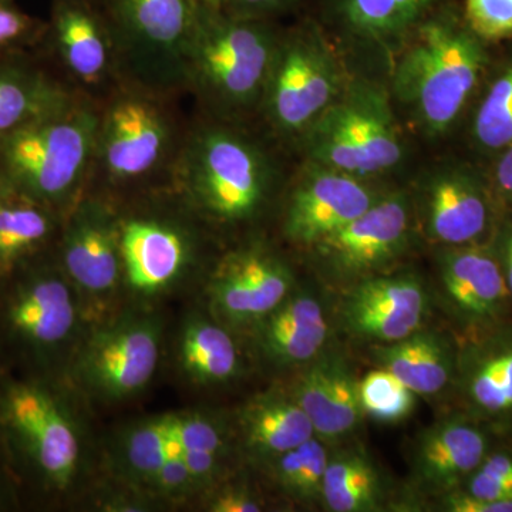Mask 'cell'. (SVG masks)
<instances>
[{
  "mask_svg": "<svg viewBox=\"0 0 512 512\" xmlns=\"http://www.w3.org/2000/svg\"><path fill=\"white\" fill-rule=\"evenodd\" d=\"M0 453H2V454H3L2 444H0Z\"/></svg>",
  "mask_w": 512,
  "mask_h": 512,
  "instance_id": "cell-50",
  "label": "cell"
},
{
  "mask_svg": "<svg viewBox=\"0 0 512 512\" xmlns=\"http://www.w3.org/2000/svg\"><path fill=\"white\" fill-rule=\"evenodd\" d=\"M238 427L242 447L262 463L315 437L311 420L293 394L276 389L252 397L239 412Z\"/></svg>",
  "mask_w": 512,
  "mask_h": 512,
  "instance_id": "cell-27",
  "label": "cell"
},
{
  "mask_svg": "<svg viewBox=\"0 0 512 512\" xmlns=\"http://www.w3.org/2000/svg\"><path fill=\"white\" fill-rule=\"evenodd\" d=\"M144 485L151 493L167 498H181L201 490V485L192 477L177 450Z\"/></svg>",
  "mask_w": 512,
  "mask_h": 512,
  "instance_id": "cell-41",
  "label": "cell"
},
{
  "mask_svg": "<svg viewBox=\"0 0 512 512\" xmlns=\"http://www.w3.org/2000/svg\"><path fill=\"white\" fill-rule=\"evenodd\" d=\"M450 0H306V16L330 37L393 55L421 22Z\"/></svg>",
  "mask_w": 512,
  "mask_h": 512,
  "instance_id": "cell-20",
  "label": "cell"
},
{
  "mask_svg": "<svg viewBox=\"0 0 512 512\" xmlns=\"http://www.w3.org/2000/svg\"><path fill=\"white\" fill-rule=\"evenodd\" d=\"M473 136L487 151L500 153L512 144V56L478 104Z\"/></svg>",
  "mask_w": 512,
  "mask_h": 512,
  "instance_id": "cell-34",
  "label": "cell"
},
{
  "mask_svg": "<svg viewBox=\"0 0 512 512\" xmlns=\"http://www.w3.org/2000/svg\"><path fill=\"white\" fill-rule=\"evenodd\" d=\"M288 261L268 239L249 235L221 249L207 271L208 312L227 328L249 329L293 292Z\"/></svg>",
  "mask_w": 512,
  "mask_h": 512,
  "instance_id": "cell-14",
  "label": "cell"
},
{
  "mask_svg": "<svg viewBox=\"0 0 512 512\" xmlns=\"http://www.w3.org/2000/svg\"><path fill=\"white\" fill-rule=\"evenodd\" d=\"M90 2L99 3V0H90Z\"/></svg>",
  "mask_w": 512,
  "mask_h": 512,
  "instance_id": "cell-49",
  "label": "cell"
},
{
  "mask_svg": "<svg viewBox=\"0 0 512 512\" xmlns=\"http://www.w3.org/2000/svg\"><path fill=\"white\" fill-rule=\"evenodd\" d=\"M284 26L198 2L183 60V89L195 113L255 124Z\"/></svg>",
  "mask_w": 512,
  "mask_h": 512,
  "instance_id": "cell-3",
  "label": "cell"
},
{
  "mask_svg": "<svg viewBox=\"0 0 512 512\" xmlns=\"http://www.w3.org/2000/svg\"><path fill=\"white\" fill-rule=\"evenodd\" d=\"M89 325L55 249L0 278V346L30 376L57 380Z\"/></svg>",
  "mask_w": 512,
  "mask_h": 512,
  "instance_id": "cell-6",
  "label": "cell"
},
{
  "mask_svg": "<svg viewBox=\"0 0 512 512\" xmlns=\"http://www.w3.org/2000/svg\"><path fill=\"white\" fill-rule=\"evenodd\" d=\"M485 43L450 0L397 47L390 96L421 133L444 136L460 119L487 66Z\"/></svg>",
  "mask_w": 512,
  "mask_h": 512,
  "instance_id": "cell-4",
  "label": "cell"
},
{
  "mask_svg": "<svg viewBox=\"0 0 512 512\" xmlns=\"http://www.w3.org/2000/svg\"><path fill=\"white\" fill-rule=\"evenodd\" d=\"M177 453L201 488L217 480L227 454L207 450H181L178 447Z\"/></svg>",
  "mask_w": 512,
  "mask_h": 512,
  "instance_id": "cell-42",
  "label": "cell"
},
{
  "mask_svg": "<svg viewBox=\"0 0 512 512\" xmlns=\"http://www.w3.org/2000/svg\"><path fill=\"white\" fill-rule=\"evenodd\" d=\"M5 376L2 372V360H0V377Z\"/></svg>",
  "mask_w": 512,
  "mask_h": 512,
  "instance_id": "cell-48",
  "label": "cell"
},
{
  "mask_svg": "<svg viewBox=\"0 0 512 512\" xmlns=\"http://www.w3.org/2000/svg\"><path fill=\"white\" fill-rule=\"evenodd\" d=\"M456 382L471 419L512 427V329L468 343L457 353Z\"/></svg>",
  "mask_w": 512,
  "mask_h": 512,
  "instance_id": "cell-22",
  "label": "cell"
},
{
  "mask_svg": "<svg viewBox=\"0 0 512 512\" xmlns=\"http://www.w3.org/2000/svg\"><path fill=\"white\" fill-rule=\"evenodd\" d=\"M204 5L224 10L238 18L275 20L298 15L305 9L306 0H198Z\"/></svg>",
  "mask_w": 512,
  "mask_h": 512,
  "instance_id": "cell-40",
  "label": "cell"
},
{
  "mask_svg": "<svg viewBox=\"0 0 512 512\" xmlns=\"http://www.w3.org/2000/svg\"><path fill=\"white\" fill-rule=\"evenodd\" d=\"M439 278L448 309L473 328L493 325L511 295L500 262L477 244L444 248Z\"/></svg>",
  "mask_w": 512,
  "mask_h": 512,
  "instance_id": "cell-21",
  "label": "cell"
},
{
  "mask_svg": "<svg viewBox=\"0 0 512 512\" xmlns=\"http://www.w3.org/2000/svg\"><path fill=\"white\" fill-rule=\"evenodd\" d=\"M55 255L84 303L90 323L111 315L123 293V274L113 202L86 192L64 215Z\"/></svg>",
  "mask_w": 512,
  "mask_h": 512,
  "instance_id": "cell-15",
  "label": "cell"
},
{
  "mask_svg": "<svg viewBox=\"0 0 512 512\" xmlns=\"http://www.w3.org/2000/svg\"><path fill=\"white\" fill-rule=\"evenodd\" d=\"M443 508L450 512H512V501L483 500L458 488L444 495Z\"/></svg>",
  "mask_w": 512,
  "mask_h": 512,
  "instance_id": "cell-44",
  "label": "cell"
},
{
  "mask_svg": "<svg viewBox=\"0 0 512 512\" xmlns=\"http://www.w3.org/2000/svg\"><path fill=\"white\" fill-rule=\"evenodd\" d=\"M375 357L417 396H437L456 379L457 352L436 330L419 329L387 345H377Z\"/></svg>",
  "mask_w": 512,
  "mask_h": 512,
  "instance_id": "cell-30",
  "label": "cell"
},
{
  "mask_svg": "<svg viewBox=\"0 0 512 512\" xmlns=\"http://www.w3.org/2000/svg\"><path fill=\"white\" fill-rule=\"evenodd\" d=\"M177 450L168 439L164 416L143 420L130 427L119 444V464L124 477L144 485Z\"/></svg>",
  "mask_w": 512,
  "mask_h": 512,
  "instance_id": "cell-33",
  "label": "cell"
},
{
  "mask_svg": "<svg viewBox=\"0 0 512 512\" xmlns=\"http://www.w3.org/2000/svg\"><path fill=\"white\" fill-rule=\"evenodd\" d=\"M178 370L200 387H220L244 372L241 350L231 329L210 312H192L185 318L175 342Z\"/></svg>",
  "mask_w": 512,
  "mask_h": 512,
  "instance_id": "cell-28",
  "label": "cell"
},
{
  "mask_svg": "<svg viewBox=\"0 0 512 512\" xmlns=\"http://www.w3.org/2000/svg\"><path fill=\"white\" fill-rule=\"evenodd\" d=\"M256 355L272 367H302L325 350L329 322L322 303L306 292H292L252 328Z\"/></svg>",
  "mask_w": 512,
  "mask_h": 512,
  "instance_id": "cell-25",
  "label": "cell"
},
{
  "mask_svg": "<svg viewBox=\"0 0 512 512\" xmlns=\"http://www.w3.org/2000/svg\"><path fill=\"white\" fill-rule=\"evenodd\" d=\"M168 439L181 450L227 453V433L220 421L202 412L164 414Z\"/></svg>",
  "mask_w": 512,
  "mask_h": 512,
  "instance_id": "cell-36",
  "label": "cell"
},
{
  "mask_svg": "<svg viewBox=\"0 0 512 512\" xmlns=\"http://www.w3.org/2000/svg\"><path fill=\"white\" fill-rule=\"evenodd\" d=\"M460 490L483 500L512 501V453L488 451Z\"/></svg>",
  "mask_w": 512,
  "mask_h": 512,
  "instance_id": "cell-38",
  "label": "cell"
},
{
  "mask_svg": "<svg viewBox=\"0 0 512 512\" xmlns=\"http://www.w3.org/2000/svg\"><path fill=\"white\" fill-rule=\"evenodd\" d=\"M296 151L342 173L375 180L402 164L403 134L389 90L350 77L339 99L299 141Z\"/></svg>",
  "mask_w": 512,
  "mask_h": 512,
  "instance_id": "cell-10",
  "label": "cell"
},
{
  "mask_svg": "<svg viewBox=\"0 0 512 512\" xmlns=\"http://www.w3.org/2000/svg\"><path fill=\"white\" fill-rule=\"evenodd\" d=\"M504 269L505 282H507L508 291H510L512 296V231L508 234L507 239H505Z\"/></svg>",
  "mask_w": 512,
  "mask_h": 512,
  "instance_id": "cell-47",
  "label": "cell"
},
{
  "mask_svg": "<svg viewBox=\"0 0 512 512\" xmlns=\"http://www.w3.org/2000/svg\"><path fill=\"white\" fill-rule=\"evenodd\" d=\"M417 215L430 241L448 247L476 245L491 224L487 187L470 168L446 165L424 178Z\"/></svg>",
  "mask_w": 512,
  "mask_h": 512,
  "instance_id": "cell-19",
  "label": "cell"
},
{
  "mask_svg": "<svg viewBox=\"0 0 512 512\" xmlns=\"http://www.w3.org/2000/svg\"><path fill=\"white\" fill-rule=\"evenodd\" d=\"M163 342L161 316L147 306H131L90 323L62 375L94 402H127L153 382Z\"/></svg>",
  "mask_w": 512,
  "mask_h": 512,
  "instance_id": "cell-11",
  "label": "cell"
},
{
  "mask_svg": "<svg viewBox=\"0 0 512 512\" xmlns=\"http://www.w3.org/2000/svg\"><path fill=\"white\" fill-rule=\"evenodd\" d=\"M123 64L124 77L180 94L185 46L197 0H99Z\"/></svg>",
  "mask_w": 512,
  "mask_h": 512,
  "instance_id": "cell-12",
  "label": "cell"
},
{
  "mask_svg": "<svg viewBox=\"0 0 512 512\" xmlns=\"http://www.w3.org/2000/svg\"><path fill=\"white\" fill-rule=\"evenodd\" d=\"M262 504L255 495L238 485H225L208 497L205 510L211 512H259Z\"/></svg>",
  "mask_w": 512,
  "mask_h": 512,
  "instance_id": "cell-43",
  "label": "cell"
},
{
  "mask_svg": "<svg viewBox=\"0 0 512 512\" xmlns=\"http://www.w3.org/2000/svg\"><path fill=\"white\" fill-rule=\"evenodd\" d=\"M333 46L306 15L282 30L255 124L284 151L296 150L348 86L350 76Z\"/></svg>",
  "mask_w": 512,
  "mask_h": 512,
  "instance_id": "cell-9",
  "label": "cell"
},
{
  "mask_svg": "<svg viewBox=\"0 0 512 512\" xmlns=\"http://www.w3.org/2000/svg\"><path fill=\"white\" fill-rule=\"evenodd\" d=\"M79 96L39 52L0 55V138Z\"/></svg>",
  "mask_w": 512,
  "mask_h": 512,
  "instance_id": "cell-26",
  "label": "cell"
},
{
  "mask_svg": "<svg viewBox=\"0 0 512 512\" xmlns=\"http://www.w3.org/2000/svg\"><path fill=\"white\" fill-rule=\"evenodd\" d=\"M359 397L365 416L379 423L396 424L413 413L417 394L392 372L379 367L360 380Z\"/></svg>",
  "mask_w": 512,
  "mask_h": 512,
  "instance_id": "cell-35",
  "label": "cell"
},
{
  "mask_svg": "<svg viewBox=\"0 0 512 512\" xmlns=\"http://www.w3.org/2000/svg\"><path fill=\"white\" fill-rule=\"evenodd\" d=\"M488 437L470 416L437 421L417 440L414 476L421 487L446 495L458 490L488 454Z\"/></svg>",
  "mask_w": 512,
  "mask_h": 512,
  "instance_id": "cell-24",
  "label": "cell"
},
{
  "mask_svg": "<svg viewBox=\"0 0 512 512\" xmlns=\"http://www.w3.org/2000/svg\"><path fill=\"white\" fill-rule=\"evenodd\" d=\"M412 205L403 192L383 194L369 210L312 248L339 279L375 275L403 254L412 237Z\"/></svg>",
  "mask_w": 512,
  "mask_h": 512,
  "instance_id": "cell-17",
  "label": "cell"
},
{
  "mask_svg": "<svg viewBox=\"0 0 512 512\" xmlns=\"http://www.w3.org/2000/svg\"><path fill=\"white\" fill-rule=\"evenodd\" d=\"M281 151L256 124L192 111L173 185L220 241L249 237L281 201Z\"/></svg>",
  "mask_w": 512,
  "mask_h": 512,
  "instance_id": "cell-1",
  "label": "cell"
},
{
  "mask_svg": "<svg viewBox=\"0 0 512 512\" xmlns=\"http://www.w3.org/2000/svg\"><path fill=\"white\" fill-rule=\"evenodd\" d=\"M427 303L426 289L416 275H370L346 293L340 318L349 335L387 345L423 328Z\"/></svg>",
  "mask_w": 512,
  "mask_h": 512,
  "instance_id": "cell-18",
  "label": "cell"
},
{
  "mask_svg": "<svg viewBox=\"0 0 512 512\" xmlns=\"http://www.w3.org/2000/svg\"><path fill=\"white\" fill-rule=\"evenodd\" d=\"M382 501V478L365 451L339 448L329 454L322 497L329 511H379Z\"/></svg>",
  "mask_w": 512,
  "mask_h": 512,
  "instance_id": "cell-31",
  "label": "cell"
},
{
  "mask_svg": "<svg viewBox=\"0 0 512 512\" xmlns=\"http://www.w3.org/2000/svg\"><path fill=\"white\" fill-rule=\"evenodd\" d=\"M97 117V104L77 96L6 134L0 178L64 218L89 185Z\"/></svg>",
  "mask_w": 512,
  "mask_h": 512,
  "instance_id": "cell-7",
  "label": "cell"
},
{
  "mask_svg": "<svg viewBox=\"0 0 512 512\" xmlns=\"http://www.w3.org/2000/svg\"><path fill=\"white\" fill-rule=\"evenodd\" d=\"M494 185L498 195L512 205V144L500 151L494 168Z\"/></svg>",
  "mask_w": 512,
  "mask_h": 512,
  "instance_id": "cell-45",
  "label": "cell"
},
{
  "mask_svg": "<svg viewBox=\"0 0 512 512\" xmlns=\"http://www.w3.org/2000/svg\"><path fill=\"white\" fill-rule=\"evenodd\" d=\"M123 295L147 306L207 272L221 244L174 185L113 202Z\"/></svg>",
  "mask_w": 512,
  "mask_h": 512,
  "instance_id": "cell-5",
  "label": "cell"
},
{
  "mask_svg": "<svg viewBox=\"0 0 512 512\" xmlns=\"http://www.w3.org/2000/svg\"><path fill=\"white\" fill-rule=\"evenodd\" d=\"M37 52L70 89L96 104L126 79L109 23L90 0H52Z\"/></svg>",
  "mask_w": 512,
  "mask_h": 512,
  "instance_id": "cell-13",
  "label": "cell"
},
{
  "mask_svg": "<svg viewBox=\"0 0 512 512\" xmlns=\"http://www.w3.org/2000/svg\"><path fill=\"white\" fill-rule=\"evenodd\" d=\"M0 444L10 466L45 493H66L82 474V431L57 380L0 377Z\"/></svg>",
  "mask_w": 512,
  "mask_h": 512,
  "instance_id": "cell-8",
  "label": "cell"
},
{
  "mask_svg": "<svg viewBox=\"0 0 512 512\" xmlns=\"http://www.w3.org/2000/svg\"><path fill=\"white\" fill-rule=\"evenodd\" d=\"M63 217L0 178V278L56 247Z\"/></svg>",
  "mask_w": 512,
  "mask_h": 512,
  "instance_id": "cell-29",
  "label": "cell"
},
{
  "mask_svg": "<svg viewBox=\"0 0 512 512\" xmlns=\"http://www.w3.org/2000/svg\"><path fill=\"white\" fill-rule=\"evenodd\" d=\"M325 441L312 437L301 446L286 451L272 460L275 484L293 501L302 504H322L323 481L329 461Z\"/></svg>",
  "mask_w": 512,
  "mask_h": 512,
  "instance_id": "cell-32",
  "label": "cell"
},
{
  "mask_svg": "<svg viewBox=\"0 0 512 512\" xmlns=\"http://www.w3.org/2000/svg\"><path fill=\"white\" fill-rule=\"evenodd\" d=\"M291 393L311 420L315 436L335 443L350 436L365 414L359 382L342 356L320 353L302 366Z\"/></svg>",
  "mask_w": 512,
  "mask_h": 512,
  "instance_id": "cell-23",
  "label": "cell"
},
{
  "mask_svg": "<svg viewBox=\"0 0 512 512\" xmlns=\"http://www.w3.org/2000/svg\"><path fill=\"white\" fill-rule=\"evenodd\" d=\"M181 99L124 79L100 101L86 192L119 202L173 185L190 123Z\"/></svg>",
  "mask_w": 512,
  "mask_h": 512,
  "instance_id": "cell-2",
  "label": "cell"
},
{
  "mask_svg": "<svg viewBox=\"0 0 512 512\" xmlns=\"http://www.w3.org/2000/svg\"><path fill=\"white\" fill-rule=\"evenodd\" d=\"M45 26L46 19L30 15L16 0H0V55L36 52Z\"/></svg>",
  "mask_w": 512,
  "mask_h": 512,
  "instance_id": "cell-37",
  "label": "cell"
},
{
  "mask_svg": "<svg viewBox=\"0 0 512 512\" xmlns=\"http://www.w3.org/2000/svg\"><path fill=\"white\" fill-rule=\"evenodd\" d=\"M12 484L9 474L0 467V511L9 510L15 503V490Z\"/></svg>",
  "mask_w": 512,
  "mask_h": 512,
  "instance_id": "cell-46",
  "label": "cell"
},
{
  "mask_svg": "<svg viewBox=\"0 0 512 512\" xmlns=\"http://www.w3.org/2000/svg\"><path fill=\"white\" fill-rule=\"evenodd\" d=\"M467 25L484 42L512 37V0H464Z\"/></svg>",
  "mask_w": 512,
  "mask_h": 512,
  "instance_id": "cell-39",
  "label": "cell"
},
{
  "mask_svg": "<svg viewBox=\"0 0 512 512\" xmlns=\"http://www.w3.org/2000/svg\"><path fill=\"white\" fill-rule=\"evenodd\" d=\"M382 197L372 180L303 160L282 192L279 232L293 247L312 249Z\"/></svg>",
  "mask_w": 512,
  "mask_h": 512,
  "instance_id": "cell-16",
  "label": "cell"
}]
</instances>
